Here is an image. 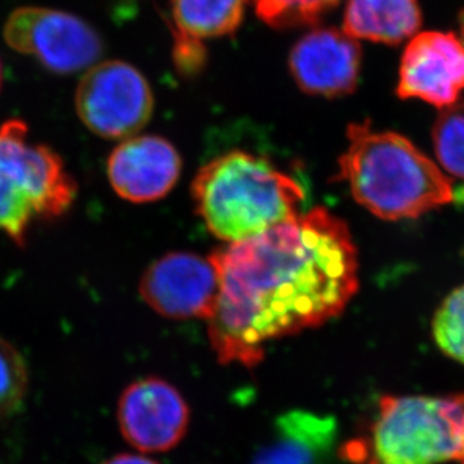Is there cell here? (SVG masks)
Listing matches in <instances>:
<instances>
[{"instance_id": "1", "label": "cell", "mask_w": 464, "mask_h": 464, "mask_svg": "<svg viewBox=\"0 0 464 464\" xmlns=\"http://www.w3.org/2000/svg\"><path fill=\"white\" fill-rule=\"evenodd\" d=\"M211 259L220 293L207 322L224 365H258L268 341L322 326L359 288L352 234L326 208L231 243Z\"/></svg>"}, {"instance_id": "2", "label": "cell", "mask_w": 464, "mask_h": 464, "mask_svg": "<svg viewBox=\"0 0 464 464\" xmlns=\"http://www.w3.org/2000/svg\"><path fill=\"white\" fill-rule=\"evenodd\" d=\"M338 179L363 208L384 220L415 219L454 199L451 179L409 139L350 124Z\"/></svg>"}, {"instance_id": "3", "label": "cell", "mask_w": 464, "mask_h": 464, "mask_svg": "<svg viewBox=\"0 0 464 464\" xmlns=\"http://www.w3.org/2000/svg\"><path fill=\"white\" fill-rule=\"evenodd\" d=\"M192 197L208 231L237 243L295 218L304 192L266 157L231 151L199 169Z\"/></svg>"}, {"instance_id": "4", "label": "cell", "mask_w": 464, "mask_h": 464, "mask_svg": "<svg viewBox=\"0 0 464 464\" xmlns=\"http://www.w3.org/2000/svg\"><path fill=\"white\" fill-rule=\"evenodd\" d=\"M343 452L366 464H464V393L383 397L368 440Z\"/></svg>"}, {"instance_id": "5", "label": "cell", "mask_w": 464, "mask_h": 464, "mask_svg": "<svg viewBox=\"0 0 464 464\" xmlns=\"http://www.w3.org/2000/svg\"><path fill=\"white\" fill-rule=\"evenodd\" d=\"M76 181L52 148L32 142L22 120L0 125V231L24 246L31 225L72 207Z\"/></svg>"}, {"instance_id": "6", "label": "cell", "mask_w": 464, "mask_h": 464, "mask_svg": "<svg viewBox=\"0 0 464 464\" xmlns=\"http://www.w3.org/2000/svg\"><path fill=\"white\" fill-rule=\"evenodd\" d=\"M6 44L61 76L94 65L103 54V38L83 18L67 11L22 6L14 9L4 27Z\"/></svg>"}, {"instance_id": "7", "label": "cell", "mask_w": 464, "mask_h": 464, "mask_svg": "<svg viewBox=\"0 0 464 464\" xmlns=\"http://www.w3.org/2000/svg\"><path fill=\"white\" fill-rule=\"evenodd\" d=\"M76 111L100 138L129 139L151 120L154 95L138 68L124 61H106L88 68L82 77Z\"/></svg>"}, {"instance_id": "8", "label": "cell", "mask_w": 464, "mask_h": 464, "mask_svg": "<svg viewBox=\"0 0 464 464\" xmlns=\"http://www.w3.org/2000/svg\"><path fill=\"white\" fill-rule=\"evenodd\" d=\"M139 293L163 317L210 320L219 299V270L211 256L172 252L147 268Z\"/></svg>"}, {"instance_id": "9", "label": "cell", "mask_w": 464, "mask_h": 464, "mask_svg": "<svg viewBox=\"0 0 464 464\" xmlns=\"http://www.w3.org/2000/svg\"><path fill=\"white\" fill-rule=\"evenodd\" d=\"M188 418L183 395L156 377L130 384L118 404L121 433L142 452H166L177 447L188 431Z\"/></svg>"}, {"instance_id": "10", "label": "cell", "mask_w": 464, "mask_h": 464, "mask_svg": "<svg viewBox=\"0 0 464 464\" xmlns=\"http://www.w3.org/2000/svg\"><path fill=\"white\" fill-rule=\"evenodd\" d=\"M464 91V44L452 32H420L402 53L400 99H418L438 108L457 103Z\"/></svg>"}, {"instance_id": "11", "label": "cell", "mask_w": 464, "mask_h": 464, "mask_svg": "<svg viewBox=\"0 0 464 464\" xmlns=\"http://www.w3.org/2000/svg\"><path fill=\"white\" fill-rule=\"evenodd\" d=\"M291 76L309 95L336 99L352 94L361 77L362 49L335 27H315L300 38L288 58Z\"/></svg>"}, {"instance_id": "12", "label": "cell", "mask_w": 464, "mask_h": 464, "mask_svg": "<svg viewBox=\"0 0 464 464\" xmlns=\"http://www.w3.org/2000/svg\"><path fill=\"white\" fill-rule=\"evenodd\" d=\"M181 174V157L160 136L124 139L109 157L108 175L115 190L127 201L152 202L165 198Z\"/></svg>"}, {"instance_id": "13", "label": "cell", "mask_w": 464, "mask_h": 464, "mask_svg": "<svg viewBox=\"0 0 464 464\" xmlns=\"http://www.w3.org/2000/svg\"><path fill=\"white\" fill-rule=\"evenodd\" d=\"M336 434L332 416L288 411L277 418L272 440L256 452L252 464H320L334 448Z\"/></svg>"}, {"instance_id": "14", "label": "cell", "mask_w": 464, "mask_h": 464, "mask_svg": "<svg viewBox=\"0 0 464 464\" xmlns=\"http://www.w3.org/2000/svg\"><path fill=\"white\" fill-rule=\"evenodd\" d=\"M420 0H347L343 31L354 40L397 45L420 31Z\"/></svg>"}, {"instance_id": "15", "label": "cell", "mask_w": 464, "mask_h": 464, "mask_svg": "<svg viewBox=\"0 0 464 464\" xmlns=\"http://www.w3.org/2000/svg\"><path fill=\"white\" fill-rule=\"evenodd\" d=\"M247 0H170L172 29L197 40L236 34L245 20Z\"/></svg>"}, {"instance_id": "16", "label": "cell", "mask_w": 464, "mask_h": 464, "mask_svg": "<svg viewBox=\"0 0 464 464\" xmlns=\"http://www.w3.org/2000/svg\"><path fill=\"white\" fill-rule=\"evenodd\" d=\"M255 13L277 31L315 26L341 0H252Z\"/></svg>"}, {"instance_id": "17", "label": "cell", "mask_w": 464, "mask_h": 464, "mask_svg": "<svg viewBox=\"0 0 464 464\" xmlns=\"http://www.w3.org/2000/svg\"><path fill=\"white\" fill-rule=\"evenodd\" d=\"M433 140L440 165L464 179V102L443 109L434 124Z\"/></svg>"}, {"instance_id": "18", "label": "cell", "mask_w": 464, "mask_h": 464, "mask_svg": "<svg viewBox=\"0 0 464 464\" xmlns=\"http://www.w3.org/2000/svg\"><path fill=\"white\" fill-rule=\"evenodd\" d=\"M26 362L17 348L0 338V420L23 406L27 392Z\"/></svg>"}, {"instance_id": "19", "label": "cell", "mask_w": 464, "mask_h": 464, "mask_svg": "<svg viewBox=\"0 0 464 464\" xmlns=\"http://www.w3.org/2000/svg\"><path fill=\"white\" fill-rule=\"evenodd\" d=\"M433 335L443 353L464 365V285L452 291L438 309Z\"/></svg>"}, {"instance_id": "20", "label": "cell", "mask_w": 464, "mask_h": 464, "mask_svg": "<svg viewBox=\"0 0 464 464\" xmlns=\"http://www.w3.org/2000/svg\"><path fill=\"white\" fill-rule=\"evenodd\" d=\"M174 34V47L172 59L175 68L184 77L197 76L204 70L207 63V49L201 40L193 36L184 35L181 32L172 29Z\"/></svg>"}, {"instance_id": "21", "label": "cell", "mask_w": 464, "mask_h": 464, "mask_svg": "<svg viewBox=\"0 0 464 464\" xmlns=\"http://www.w3.org/2000/svg\"><path fill=\"white\" fill-rule=\"evenodd\" d=\"M103 464H157L151 459H147L143 456H136V454H120V456L113 457L111 460Z\"/></svg>"}, {"instance_id": "22", "label": "cell", "mask_w": 464, "mask_h": 464, "mask_svg": "<svg viewBox=\"0 0 464 464\" xmlns=\"http://www.w3.org/2000/svg\"><path fill=\"white\" fill-rule=\"evenodd\" d=\"M459 23H460L461 43L464 44V9L459 15Z\"/></svg>"}, {"instance_id": "23", "label": "cell", "mask_w": 464, "mask_h": 464, "mask_svg": "<svg viewBox=\"0 0 464 464\" xmlns=\"http://www.w3.org/2000/svg\"><path fill=\"white\" fill-rule=\"evenodd\" d=\"M2 85H4V65H2V59H0V91H2Z\"/></svg>"}]
</instances>
